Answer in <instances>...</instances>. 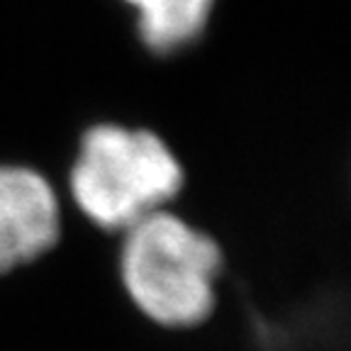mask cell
I'll return each instance as SVG.
<instances>
[{
	"label": "cell",
	"instance_id": "obj_3",
	"mask_svg": "<svg viewBox=\"0 0 351 351\" xmlns=\"http://www.w3.org/2000/svg\"><path fill=\"white\" fill-rule=\"evenodd\" d=\"M61 205L47 176L29 166L0 164V276L56 247Z\"/></svg>",
	"mask_w": 351,
	"mask_h": 351
},
{
	"label": "cell",
	"instance_id": "obj_1",
	"mask_svg": "<svg viewBox=\"0 0 351 351\" xmlns=\"http://www.w3.org/2000/svg\"><path fill=\"white\" fill-rule=\"evenodd\" d=\"M183 183L181 161L156 132L115 122L83 132L69 171L73 203L103 232H127L164 210Z\"/></svg>",
	"mask_w": 351,
	"mask_h": 351
},
{
	"label": "cell",
	"instance_id": "obj_2",
	"mask_svg": "<svg viewBox=\"0 0 351 351\" xmlns=\"http://www.w3.org/2000/svg\"><path fill=\"white\" fill-rule=\"evenodd\" d=\"M122 234L120 280L144 317L169 329H191L213 315L222 249L208 232L159 210Z\"/></svg>",
	"mask_w": 351,
	"mask_h": 351
},
{
	"label": "cell",
	"instance_id": "obj_4",
	"mask_svg": "<svg viewBox=\"0 0 351 351\" xmlns=\"http://www.w3.org/2000/svg\"><path fill=\"white\" fill-rule=\"evenodd\" d=\"M134 10L137 37L152 54L169 56L200 39L215 0H122Z\"/></svg>",
	"mask_w": 351,
	"mask_h": 351
}]
</instances>
